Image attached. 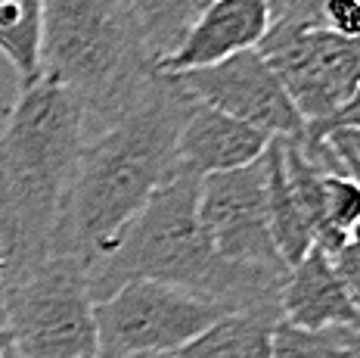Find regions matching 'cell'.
Wrapping results in <instances>:
<instances>
[{
	"label": "cell",
	"instance_id": "6da1fadb",
	"mask_svg": "<svg viewBox=\"0 0 360 358\" xmlns=\"http://www.w3.org/2000/svg\"><path fill=\"white\" fill-rule=\"evenodd\" d=\"M190 106V97L159 75L137 106L81 147L50 252L87 265L106 256L155 190L174 178V147Z\"/></svg>",
	"mask_w": 360,
	"mask_h": 358
},
{
	"label": "cell",
	"instance_id": "7a4b0ae2",
	"mask_svg": "<svg viewBox=\"0 0 360 358\" xmlns=\"http://www.w3.org/2000/svg\"><path fill=\"white\" fill-rule=\"evenodd\" d=\"M199 178L174 171L115 246L90 265V293L106 300L131 280H153L221 305L224 311L280 309L286 274L233 265L214 252L196 212Z\"/></svg>",
	"mask_w": 360,
	"mask_h": 358
},
{
	"label": "cell",
	"instance_id": "3957f363",
	"mask_svg": "<svg viewBox=\"0 0 360 358\" xmlns=\"http://www.w3.org/2000/svg\"><path fill=\"white\" fill-rule=\"evenodd\" d=\"M84 106L37 75L19 85L0 128V252L10 278L50 256L75 162L84 147ZM6 278V280H10Z\"/></svg>",
	"mask_w": 360,
	"mask_h": 358
},
{
	"label": "cell",
	"instance_id": "277c9868",
	"mask_svg": "<svg viewBox=\"0 0 360 358\" xmlns=\"http://www.w3.org/2000/svg\"><path fill=\"white\" fill-rule=\"evenodd\" d=\"M41 78L109 125L143 100L159 72L127 0H44Z\"/></svg>",
	"mask_w": 360,
	"mask_h": 358
},
{
	"label": "cell",
	"instance_id": "5b68a950",
	"mask_svg": "<svg viewBox=\"0 0 360 358\" xmlns=\"http://www.w3.org/2000/svg\"><path fill=\"white\" fill-rule=\"evenodd\" d=\"M4 327L22 358L94 355V293L90 265L50 252L6 280Z\"/></svg>",
	"mask_w": 360,
	"mask_h": 358
},
{
	"label": "cell",
	"instance_id": "8992f818",
	"mask_svg": "<svg viewBox=\"0 0 360 358\" xmlns=\"http://www.w3.org/2000/svg\"><path fill=\"white\" fill-rule=\"evenodd\" d=\"M227 311L177 287L131 280L94 302V358H165Z\"/></svg>",
	"mask_w": 360,
	"mask_h": 358
},
{
	"label": "cell",
	"instance_id": "52a82bcc",
	"mask_svg": "<svg viewBox=\"0 0 360 358\" xmlns=\"http://www.w3.org/2000/svg\"><path fill=\"white\" fill-rule=\"evenodd\" d=\"M304 125L326 122L360 87V41L320 28L270 25L258 44Z\"/></svg>",
	"mask_w": 360,
	"mask_h": 358
},
{
	"label": "cell",
	"instance_id": "ba28073f",
	"mask_svg": "<svg viewBox=\"0 0 360 358\" xmlns=\"http://www.w3.org/2000/svg\"><path fill=\"white\" fill-rule=\"evenodd\" d=\"M177 91H184L193 103L245 122L276 140H302L304 118L289 100L286 87L258 50L214 63L208 69L165 75Z\"/></svg>",
	"mask_w": 360,
	"mask_h": 358
},
{
	"label": "cell",
	"instance_id": "9c48e42d",
	"mask_svg": "<svg viewBox=\"0 0 360 358\" xmlns=\"http://www.w3.org/2000/svg\"><path fill=\"white\" fill-rule=\"evenodd\" d=\"M196 212L202 230L221 259L289 274L270 234L264 156L245 168L202 178Z\"/></svg>",
	"mask_w": 360,
	"mask_h": 358
},
{
	"label": "cell",
	"instance_id": "30bf717a",
	"mask_svg": "<svg viewBox=\"0 0 360 358\" xmlns=\"http://www.w3.org/2000/svg\"><path fill=\"white\" fill-rule=\"evenodd\" d=\"M270 28L267 0H212L202 6L186 38L171 56H165L155 72L180 75V72L208 69L214 63L255 50Z\"/></svg>",
	"mask_w": 360,
	"mask_h": 358
},
{
	"label": "cell",
	"instance_id": "8fae6325",
	"mask_svg": "<svg viewBox=\"0 0 360 358\" xmlns=\"http://www.w3.org/2000/svg\"><path fill=\"white\" fill-rule=\"evenodd\" d=\"M270 140L274 137H267L264 131L252 128V125L193 103L190 116L177 134L174 171L202 181V178L245 168L264 156Z\"/></svg>",
	"mask_w": 360,
	"mask_h": 358
},
{
	"label": "cell",
	"instance_id": "7c38bea8",
	"mask_svg": "<svg viewBox=\"0 0 360 358\" xmlns=\"http://www.w3.org/2000/svg\"><path fill=\"white\" fill-rule=\"evenodd\" d=\"M280 321L298 331H357L360 315L320 246L286 274L280 287Z\"/></svg>",
	"mask_w": 360,
	"mask_h": 358
},
{
	"label": "cell",
	"instance_id": "4fadbf2b",
	"mask_svg": "<svg viewBox=\"0 0 360 358\" xmlns=\"http://www.w3.org/2000/svg\"><path fill=\"white\" fill-rule=\"evenodd\" d=\"M280 309L227 311L165 358H270Z\"/></svg>",
	"mask_w": 360,
	"mask_h": 358
},
{
	"label": "cell",
	"instance_id": "5bb4252c",
	"mask_svg": "<svg viewBox=\"0 0 360 358\" xmlns=\"http://www.w3.org/2000/svg\"><path fill=\"white\" fill-rule=\"evenodd\" d=\"M264 184H267V215H270L274 246L280 252L283 265L292 271L314 249V234L289 193L286 175H283V147L276 137L264 150Z\"/></svg>",
	"mask_w": 360,
	"mask_h": 358
},
{
	"label": "cell",
	"instance_id": "9a60e30c",
	"mask_svg": "<svg viewBox=\"0 0 360 358\" xmlns=\"http://www.w3.org/2000/svg\"><path fill=\"white\" fill-rule=\"evenodd\" d=\"M44 0H0V56L16 69L19 85L41 75Z\"/></svg>",
	"mask_w": 360,
	"mask_h": 358
},
{
	"label": "cell",
	"instance_id": "2e32d148",
	"mask_svg": "<svg viewBox=\"0 0 360 358\" xmlns=\"http://www.w3.org/2000/svg\"><path fill=\"white\" fill-rule=\"evenodd\" d=\"M127 6L143 32L155 66L180 47V41L202 13V0H127Z\"/></svg>",
	"mask_w": 360,
	"mask_h": 358
},
{
	"label": "cell",
	"instance_id": "e0dca14e",
	"mask_svg": "<svg viewBox=\"0 0 360 358\" xmlns=\"http://www.w3.org/2000/svg\"><path fill=\"white\" fill-rule=\"evenodd\" d=\"M357 331H298L280 321L270 358H357Z\"/></svg>",
	"mask_w": 360,
	"mask_h": 358
},
{
	"label": "cell",
	"instance_id": "ac0fdd59",
	"mask_svg": "<svg viewBox=\"0 0 360 358\" xmlns=\"http://www.w3.org/2000/svg\"><path fill=\"white\" fill-rule=\"evenodd\" d=\"M311 137H323L326 147L333 150L335 162H339L342 175L360 184V131L354 128H335L326 134H311Z\"/></svg>",
	"mask_w": 360,
	"mask_h": 358
},
{
	"label": "cell",
	"instance_id": "d6986e66",
	"mask_svg": "<svg viewBox=\"0 0 360 358\" xmlns=\"http://www.w3.org/2000/svg\"><path fill=\"white\" fill-rule=\"evenodd\" d=\"M329 262H333L335 274H339L345 293H348V300L354 302L357 315H360V252L351 249L348 243L339 246L335 252H329Z\"/></svg>",
	"mask_w": 360,
	"mask_h": 358
},
{
	"label": "cell",
	"instance_id": "ffe728a7",
	"mask_svg": "<svg viewBox=\"0 0 360 358\" xmlns=\"http://www.w3.org/2000/svg\"><path fill=\"white\" fill-rule=\"evenodd\" d=\"M335 128H354V131H360V87L342 103L339 109H335L333 116L326 118V122L304 125V134H326V131H335Z\"/></svg>",
	"mask_w": 360,
	"mask_h": 358
},
{
	"label": "cell",
	"instance_id": "44dd1931",
	"mask_svg": "<svg viewBox=\"0 0 360 358\" xmlns=\"http://www.w3.org/2000/svg\"><path fill=\"white\" fill-rule=\"evenodd\" d=\"M6 278H10V268H6V259L0 252V324H4V305H6Z\"/></svg>",
	"mask_w": 360,
	"mask_h": 358
},
{
	"label": "cell",
	"instance_id": "7402d4cb",
	"mask_svg": "<svg viewBox=\"0 0 360 358\" xmlns=\"http://www.w3.org/2000/svg\"><path fill=\"white\" fill-rule=\"evenodd\" d=\"M348 246H351V249H357V252H360V221H357L354 228H351V234H348Z\"/></svg>",
	"mask_w": 360,
	"mask_h": 358
},
{
	"label": "cell",
	"instance_id": "603a6c76",
	"mask_svg": "<svg viewBox=\"0 0 360 358\" xmlns=\"http://www.w3.org/2000/svg\"><path fill=\"white\" fill-rule=\"evenodd\" d=\"M0 358H22V355L16 352V346H6L4 352H0Z\"/></svg>",
	"mask_w": 360,
	"mask_h": 358
},
{
	"label": "cell",
	"instance_id": "cb8c5ba5",
	"mask_svg": "<svg viewBox=\"0 0 360 358\" xmlns=\"http://www.w3.org/2000/svg\"><path fill=\"white\" fill-rule=\"evenodd\" d=\"M354 352H357V358H360V333H357V342H354Z\"/></svg>",
	"mask_w": 360,
	"mask_h": 358
},
{
	"label": "cell",
	"instance_id": "d4e9b609",
	"mask_svg": "<svg viewBox=\"0 0 360 358\" xmlns=\"http://www.w3.org/2000/svg\"><path fill=\"white\" fill-rule=\"evenodd\" d=\"M205 4H212V0H202V6H205Z\"/></svg>",
	"mask_w": 360,
	"mask_h": 358
},
{
	"label": "cell",
	"instance_id": "484cf974",
	"mask_svg": "<svg viewBox=\"0 0 360 358\" xmlns=\"http://www.w3.org/2000/svg\"><path fill=\"white\" fill-rule=\"evenodd\" d=\"M87 358H94V355H87Z\"/></svg>",
	"mask_w": 360,
	"mask_h": 358
}]
</instances>
